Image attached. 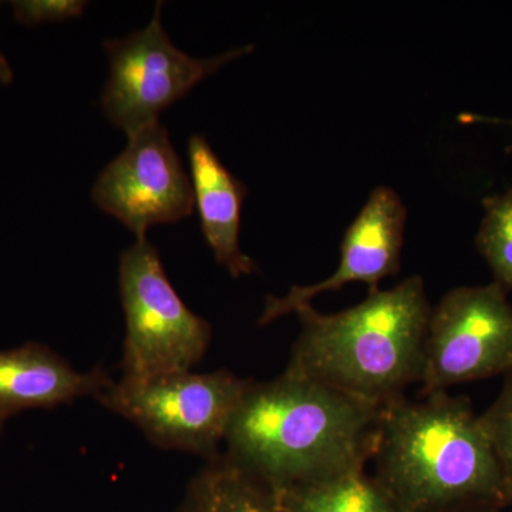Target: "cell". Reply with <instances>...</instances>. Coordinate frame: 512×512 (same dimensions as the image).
Here are the masks:
<instances>
[{
	"instance_id": "6da1fadb",
	"label": "cell",
	"mask_w": 512,
	"mask_h": 512,
	"mask_svg": "<svg viewBox=\"0 0 512 512\" xmlns=\"http://www.w3.org/2000/svg\"><path fill=\"white\" fill-rule=\"evenodd\" d=\"M383 407L285 370L248 387L229 421L225 457L272 493L366 468Z\"/></svg>"
},
{
	"instance_id": "7a4b0ae2",
	"label": "cell",
	"mask_w": 512,
	"mask_h": 512,
	"mask_svg": "<svg viewBox=\"0 0 512 512\" xmlns=\"http://www.w3.org/2000/svg\"><path fill=\"white\" fill-rule=\"evenodd\" d=\"M376 480L406 512H485L511 507L480 414L466 396L439 392L383 407Z\"/></svg>"
},
{
	"instance_id": "3957f363",
	"label": "cell",
	"mask_w": 512,
	"mask_h": 512,
	"mask_svg": "<svg viewBox=\"0 0 512 512\" xmlns=\"http://www.w3.org/2000/svg\"><path fill=\"white\" fill-rule=\"evenodd\" d=\"M295 313L302 328L286 372L379 406L420 383L431 313L421 276L369 292L346 311L306 305Z\"/></svg>"
},
{
	"instance_id": "277c9868",
	"label": "cell",
	"mask_w": 512,
	"mask_h": 512,
	"mask_svg": "<svg viewBox=\"0 0 512 512\" xmlns=\"http://www.w3.org/2000/svg\"><path fill=\"white\" fill-rule=\"evenodd\" d=\"M119 285L127 325L121 379L140 382L190 372L201 362L211 325L185 306L147 238L136 239L121 254Z\"/></svg>"
},
{
	"instance_id": "5b68a950",
	"label": "cell",
	"mask_w": 512,
	"mask_h": 512,
	"mask_svg": "<svg viewBox=\"0 0 512 512\" xmlns=\"http://www.w3.org/2000/svg\"><path fill=\"white\" fill-rule=\"evenodd\" d=\"M251 383L229 370L204 375L190 370L140 382L121 379L97 400L157 446L210 461L220 456L229 421Z\"/></svg>"
},
{
	"instance_id": "8992f818",
	"label": "cell",
	"mask_w": 512,
	"mask_h": 512,
	"mask_svg": "<svg viewBox=\"0 0 512 512\" xmlns=\"http://www.w3.org/2000/svg\"><path fill=\"white\" fill-rule=\"evenodd\" d=\"M161 10L163 3L158 2L146 28L103 43L110 73L101 92V111L127 138L160 123V114L198 83L254 49L238 47L210 59L187 55L165 32Z\"/></svg>"
},
{
	"instance_id": "52a82bcc",
	"label": "cell",
	"mask_w": 512,
	"mask_h": 512,
	"mask_svg": "<svg viewBox=\"0 0 512 512\" xmlns=\"http://www.w3.org/2000/svg\"><path fill=\"white\" fill-rule=\"evenodd\" d=\"M487 285L451 289L431 309L424 343L421 394L505 376L512 370V303Z\"/></svg>"
},
{
	"instance_id": "ba28073f",
	"label": "cell",
	"mask_w": 512,
	"mask_h": 512,
	"mask_svg": "<svg viewBox=\"0 0 512 512\" xmlns=\"http://www.w3.org/2000/svg\"><path fill=\"white\" fill-rule=\"evenodd\" d=\"M101 211L147 238L154 225L174 224L194 212L191 177L160 123L128 137L127 147L106 165L92 188Z\"/></svg>"
},
{
	"instance_id": "9c48e42d",
	"label": "cell",
	"mask_w": 512,
	"mask_h": 512,
	"mask_svg": "<svg viewBox=\"0 0 512 512\" xmlns=\"http://www.w3.org/2000/svg\"><path fill=\"white\" fill-rule=\"evenodd\" d=\"M406 220V207L396 191L390 187L375 188L346 229L338 269L318 284L292 286L282 298L268 296L259 325L291 315L303 306L312 305L316 296L339 291L356 282L369 286V292L379 291L382 279L400 271Z\"/></svg>"
},
{
	"instance_id": "30bf717a",
	"label": "cell",
	"mask_w": 512,
	"mask_h": 512,
	"mask_svg": "<svg viewBox=\"0 0 512 512\" xmlns=\"http://www.w3.org/2000/svg\"><path fill=\"white\" fill-rule=\"evenodd\" d=\"M113 383L101 369L77 372L40 343L0 350V416L5 419L23 410L55 409L86 396L97 399Z\"/></svg>"
},
{
	"instance_id": "8fae6325",
	"label": "cell",
	"mask_w": 512,
	"mask_h": 512,
	"mask_svg": "<svg viewBox=\"0 0 512 512\" xmlns=\"http://www.w3.org/2000/svg\"><path fill=\"white\" fill-rule=\"evenodd\" d=\"M188 158L195 208L208 247L232 278L254 274L255 262L239 245L247 187L221 163L207 138L200 134L188 141Z\"/></svg>"
},
{
	"instance_id": "7c38bea8",
	"label": "cell",
	"mask_w": 512,
	"mask_h": 512,
	"mask_svg": "<svg viewBox=\"0 0 512 512\" xmlns=\"http://www.w3.org/2000/svg\"><path fill=\"white\" fill-rule=\"evenodd\" d=\"M272 494L282 512H406L366 468Z\"/></svg>"
},
{
	"instance_id": "4fadbf2b",
	"label": "cell",
	"mask_w": 512,
	"mask_h": 512,
	"mask_svg": "<svg viewBox=\"0 0 512 512\" xmlns=\"http://www.w3.org/2000/svg\"><path fill=\"white\" fill-rule=\"evenodd\" d=\"M183 512L282 511L268 487L220 454L192 480Z\"/></svg>"
},
{
	"instance_id": "5bb4252c",
	"label": "cell",
	"mask_w": 512,
	"mask_h": 512,
	"mask_svg": "<svg viewBox=\"0 0 512 512\" xmlns=\"http://www.w3.org/2000/svg\"><path fill=\"white\" fill-rule=\"evenodd\" d=\"M484 217L476 245L494 275V282L512 291V188L483 200Z\"/></svg>"
},
{
	"instance_id": "9a60e30c",
	"label": "cell",
	"mask_w": 512,
	"mask_h": 512,
	"mask_svg": "<svg viewBox=\"0 0 512 512\" xmlns=\"http://www.w3.org/2000/svg\"><path fill=\"white\" fill-rule=\"evenodd\" d=\"M503 377L500 393L480 420L503 470L512 505V370Z\"/></svg>"
},
{
	"instance_id": "2e32d148",
	"label": "cell",
	"mask_w": 512,
	"mask_h": 512,
	"mask_svg": "<svg viewBox=\"0 0 512 512\" xmlns=\"http://www.w3.org/2000/svg\"><path fill=\"white\" fill-rule=\"evenodd\" d=\"M10 5L19 23L37 26L80 18L89 3L83 0H16Z\"/></svg>"
},
{
	"instance_id": "e0dca14e",
	"label": "cell",
	"mask_w": 512,
	"mask_h": 512,
	"mask_svg": "<svg viewBox=\"0 0 512 512\" xmlns=\"http://www.w3.org/2000/svg\"><path fill=\"white\" fill-rule=\"evenodd\" d=\"M458 120L461 121V123H487V124H505V126H511L512 127V119H497V117H487V116H481V114H461L460 117H458Z\"/></svg>"
},
{
	"instance_id": "ac0fdd59",
	"label": "cell",
	"mask_w": 512,
	"mask_h": 512,
	"mask_svg": "<svg viewBox=\"0 0 512 512\" xmlns=\"http://www.w3.org/2000/svg\"><path fill=\"white\" fill-rule=\"evenodd\" d=\"M13 82V70L10 67L8 60L3 56L2 50H0V84H8Z\"/></svg>"
},
{
	"instance_id": "d6986e66",
	"label": "cell",
	"mask_w": 512,
	"mask_h": 512,
	"mask_svg": "<svg viewBox=\"0 0 512 512\" xmlns=\"http://www.w3.org/2000/svg\"><path fill=\"white\" fill-rule=\"evenodd\" d=\"M5 417L0 416V433H2L3 423H5Z\"/></svg>"
},
{
	"instance_id": "ffe728a7",
	"label": "cell",
	"mask_w": 512,
	"mask_h": 512,
	"mask_svg": "<svg viewBox=\"0 0 512 512\" xmlns=\"http://www.w3.org/2000/svg\"><path fill=\"white\" fill-rule=\"evenodd\" d=\"M485 512H504V510L485 511Z\"/></svg>"
}]
</instances>
